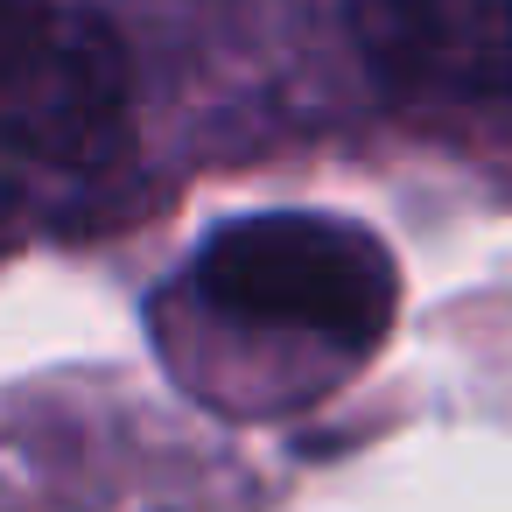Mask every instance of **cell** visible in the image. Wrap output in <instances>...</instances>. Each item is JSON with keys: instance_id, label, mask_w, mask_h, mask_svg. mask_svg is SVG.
<instances>
[{"instance_id": "3", "label": "cell", "mask_w": 512, "mask_h": 512, "mask_svg": "<svg viewBox=\"0 0 512 512\" xmlns=\"http://www.w3.org/2000/svg\"><path fill=\"white\" fill-rule=\"evenodd\" d=\"M470 99H512V0H477V22H470Z\"/></svg>"}, {"instance_id": "1", "label": "cell", "mask_w": 512, "mask_h": 512, "mask_svg": "<svg viewBox=\"0 0 512 512\" xmlns=\"http://www.w3.org/2000/svg\"><path fill=\"white\" fill-rule=\"evenodd\" d=\"M204 323L232 337H281L358 365L393 337L400 267L386 239L337 211H246L218 225L183 274Z\"/></svg>"}, {"instance_id": "2", "label": "cell", "mask_w": 512, "mask_h": 512, "mask_svg": "<svg viewBox=\"0 0 512 512\" xmlns=\"http://www.w3.org/2000/svg\"><path fill=\"white\" fill-rule=\"evenodd\" d=\"M134 162V57L85 0H0V197L78 204Z\"/></svg>"}]
</instances>
